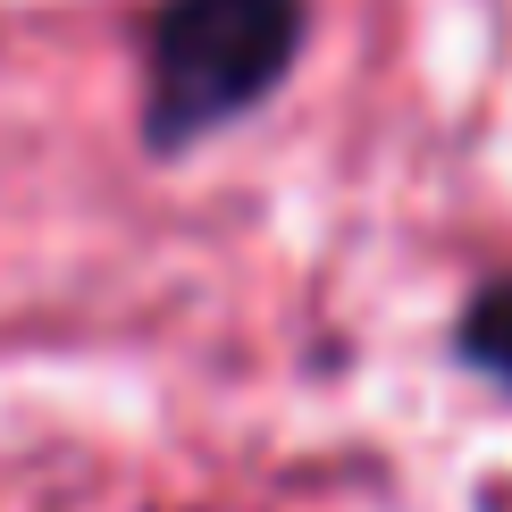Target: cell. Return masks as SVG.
Returning a JSON list of instances; mask_svg holds the SVG:
<instances>
[{
	"label": "cell",
	"instance_id": "7a4b0ae2",
	"mask_svg": "<svg viewBox=\"0 0 512 512\" xmlns=\"http://www.w3.org/2000/svg\"><path fill=\"white\" fill-rule=\"evenodd\" d=\"M454 353H462V370H479L487 387L512 395V277H487L471 303H462V319H454Z\"/></svg>",
	"mask_w": 512,
	"mask_h": 512
},
{
	"label": "cell",
	"instance_id": "6da1fadb",
	"mask_svg": "<svg viewBox=\"0 0 512 512\" xmlns=\"http://www.w3.org/2000/svg\"><path fill=\"white\" fill-rule=\"evenodd\" d=\"M303 0H160L143 34V152L177 160L294 76Z\"/></svg>",
	"mask_w": 512,
	"mask_h": 512
}]
</instances>
